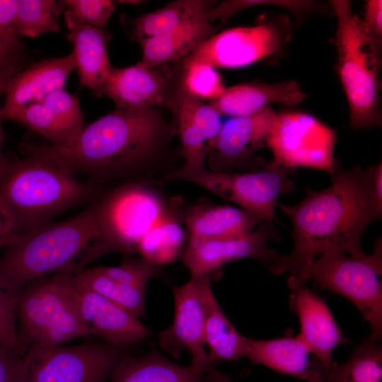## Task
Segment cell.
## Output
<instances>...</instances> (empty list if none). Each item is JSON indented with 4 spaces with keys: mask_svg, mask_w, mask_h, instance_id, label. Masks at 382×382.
Segmentation results:
<instances>
[{
    "mask_svg": "<svg viewBox=\"0 0 382 382\" xmlns=\"http://www.w3.org/2000/svg\"><path fill=\"white\" fill-rule=\"evenodd\" d=\"M124 355L105 343L32 345L21 357L16 382H104Z\"/></svg>",
    "mask_w": 382,
    "mask_h": 382,
    "instance_id": "10",
    "label": "cell"
},
{
    "mask_svg": "<svg viewBox=\"0 0 382 382\" xmlns=\"http://www.w3.org/2000/svg\"><path fill=\"white\" fill-rule=\"evenodd\" d=\"M336 131L313 115L295 111L277 114L265 145L274 162L285 168L320 169L332 174L339 167L334 158Z\"/></svg>",
    "mask_w": 382,
    "mask_h": 382,
    "instance_id": "11",
    "label": "cell"
},
{
    "mask_svg": "<svg viewBox=\"0 0 382 382\" xmlns=\"http://www.w3.org/2000/svg\"><path fill=\"white\" fill-rule=\"evenodd\" d=\"M149 69L139 62L125 68L112 67L98 96H107L116 109L153 108L168 100V76L158 68Z\"/></svg>",
    "mask_w": 382,
    "mask_h": 382,
    "instance_id": "20",
    "label": "cell"
},
{
    "mask_svg": "<svg viewBox=\"0 0 382 382\" xmlns=\"http://www.w3.org/2000/svg\"><path fill=\"white\" fill-rule=\"evenodd\" d=\"M65 12L77 21L105 30L115 10V3L110 0H64Z\"/></svg>",
    "mask_w": 382,
    "mask_h": 382,
    "instance_id": "36",
    "label": "cell"
},
{
    "mask_svg": "<svg viewBox=\"0 0 382 382\" xmlns=\"http://www.w3.org/2000/svg\"><path fill=\"white\" fill-rule=\"evenodd\" d=\"M287 283L299 319V335L313 357L323 365L331 364L334 349L346 338L323 298L293 275Z\"/></svg>",
    "mask_w": 382,
    "mask_h": 382,
    "instance_id": "16",
    "label": "cell"
},
{
    "mask_svg": "<svg viewBox=\"0 0 382 382\" xmlns=\"http://www.w3.org/2000/svg\"><path fill=\"white\" fill-rule=\"evenodd\" d=\"M382 1L369 0L365 7V19L364 23L371 35L381 42L382 35Z\"/></svg>",
    "mask_w": 382,
    "mask_h": 382,
    "instance_id": "42",
    "label": "cell"
},
{
    "mask_svg": "<svg viewBox=\"0 0 382 382\" xmlns=\"http://www.w3.org/2000/svg\"><path fill=\"white\" fill-rule=\"evenodd\" d=\"M170 133L154 108L116 109L84 126L67 146L30 148L70 174L86 175L88 183L105 191L144 183Z\"/></svg>",
    "mask_w": 382,
    "mask_h": 382,
    "instance_id": "1",
    "label": "cell"
},
{
    "mask_svg": "<svg viewBox=\"0 0 382 382\" xmlns=\"http://www.w3.org/2000/svg\"><path fill=\"white\" fill-rule=\"evenodd\" d=\"M184 221L190 238H214L246 234L262 221L248 211L229 205L200 204L189 208Z\"/></svg>",
    "mask_w": 382,
    "mask_h": 382,
    "instance_id": "25",
    "label": "cell"
},
{
    "mask_svg": "<svg viewBox=\"0 0 382 382\" xmlns=\"http://www.w3.org/2000/svg\"><path fill=\"white\" fill-rule=\"evenodd\" d=\"M382 242L378 238L370 255L348 257L329 250L299 267L293 274L303 282L313 279L321 288L349 300L371 328V335L382 336Z\"/></svg>",
    "mask_w": 382,
    "mask_h": 382,
    "instance_id": "6",
    "label": "cell"
},
{
    "mask_svg": "<svg viewBox=\"0 0 382 382\" xmlns=\"http://www.w3.org/2000/svg\"><path fill=\"white\" fill-rule=\"evenodd\" d=\"M271 224H262L255 231L233 237L190 238L182 260L191 279L209 274L224 264L245 257L257 259L267 267L278 257L267 242L273 236Z\"/></svg>",
    "mask_w": 382,
    "mask_h": 382,
    "instance_id": "13",
    "label": "cell"
},
{
    "mask_svg": "<svg viewBox=\"0 0 382 382\" xmlns=\"http://www.w3.org/2000/svg\"><path fill=\"white\" fill-rule=\"evenodd\" d=\"M306 97L295 81L277 83H248L228 88L207 103L219 114L233 117L253 114L272 103L296 105Z\"/></svg>",
    "mask_w": 382,
    "mask_h": 382,
    "instance_id": "23",
    "label": "cell"
},
{
    "mask_svg": "<svg viewBox=\"0 0 382 382\" xmlns=\"http://www.w3.org/2000/svg\"><path fill=\"white\" fill-rule=\"evenodd\" d=\"M65 10L64 0H18L15 30L19 37L31 38L57 33L59 16Z\"/></svg>",
    "mask_w": 382,
    "mask_h": 382,
    "instance_id": "32",
    "label": "cell"
},
{
    "mask_svg": "<svg viewBox=\"0 0 382 382\" xmlns=\"http://www.w3.org/2000/svg\"><path fill=\"white\" fill-rule=\"evenodd\" d=\"M205 374L212 382H233L228 375L218 371L212 365L207 369Z\"/></svg>",
    "mask_w": 382,
    "mask_h": 382,
    "instance_id": "44",
    "label": "cell"
},
{
    "mask_svg": "<svg viewBox=\"0 0 382 382\" xmlns=\"http://www.w3.org/2000/svg\"><path fill=\"white\" fill-rule=\"evenodd\" d=\"M291 37L289 19L282 16L255 26L228 29L199 45L184 57L183 67L201 64L214 68H237L272 56Z\"/></svg>",
    "mask_w": 382,
    "mask_h": 382,
    "instance_id": "12",
    "label": "cell"
},
{
    "mask_svg": "<svg viewBox=\"0 0 382 382\" xmlns=\"http://www.w3.org/2000/svg\"><path fill=\"white\" fill-rule=\"evenodd\" d=\"M0 175V213L11 235H23L74 207L90 204L103 190L76 179L30 148Z\"/></svg>",
    "mask_w": 382,
    "mask_h": 382,
    "instance_id": "3",
    "label": "cell"
},
{
    "mask_svg": "<svg viewBox=\"0 0 382 382\" xmlns=\"http://www.w3.org/2000/svg\"><path fill=\"white\" fill-rule=\"evenodd\" d=\"M294 172V169L274 161H264L258 169L249 173H220L205 168L192 172L175 169L163 179L194 183L271 224L279 196L294 190V183L289 178Z\"/></svg>",
    "mask_w": 382,
    "mask_h": 382,
    "instance_id": "9",
    "label": "cell"
},
{
    "mask_svg": "<svg viewBox=\"0 0 382 382\" xmlns=\"http://www.w3.org/2000/svg\"><path fill=\"white\" fill-rule=\"evenodd\" d=\"M21 355L0 345V382H16Z\"/></svg>",
    "mask_w": 382,
    "mask_h": 382,
    "instance_id": "41",
    "label": "cell"
},
{
    "mask_svg": "<svg viewBox=\"0 0 382 382\" xmlns=\"http://www.w3.org/2000/svg\"><path fill=\"white\" fill-rule=\"evenodd\" d=\"M69 286L80 315L92 335L100 337L108 344L122 347L149 334L138 317L124 307L96 292Z\"/></svg>",
    "mask_w": 382,
    "mask_h": 382,
    "instance_id": "18",
    "label": "cell"
},
{
    "mask_svg": "<svg viewBox=\"0 0 382 382\" xmlns=\"http://www.w3.org/2000/svg\"><path fill=\"white\" fill-rule=\"evenodd\" d=\"M100 204V232L79 260L81 268L108 253L133 252L144 235L168 212L162 198L145 183L105 192Z\"/></svg>",
    "mask_w": 382,
    "mask_h": 382,
    "instance_id": "8",
    "label": "cell"
},
{
    "mask_svg": "<svg viewBox=\"0 0 382 382\" xmlns=\"http://www.w3.org/2000/svg\"><path fill=\"white\" fill-rule=\"evenodd\" d=\"M100 197L79 214L15 235L0 255V288L13 297L30 283L67 271L100 232Z\"/></svg>",
    "mask_w": 382,
    "mask_h": 382,
    "instance_id": "4",
    "label": "cell"
},
{
    "mask_svg": "<svg viewBox=\"0 0 382 382\" xmlns=\"http://www.w3.org/2000/svg\"><path fill=\"white\" fill-rule=\"evenodd\" d=\"M69 33L66 38L74 45L73 54L81 87H87L98 96L101 86L112 66L108 45L111 35L100 30L77 21L64 11Z\"/></svg>",
    "mask_w": 382,
    "mask_h": 382,
    "instance_id": "21",
    "label": "cell"
},
{
    "mask_svg": "<svg viewBox=\"0 0 382 382\" xmlns=\"http://www.w3.org/2000/svg\"><path fill=\"white\" fill-rule=\"evenodd\" d=\"M57 274L69 285L96 292L124 307L137 317L144 316L145 289L117 283L103 274L98 267L82 270L72 275Z\"/></svg>",
    "mask_w": 382,
    "mask_h": 382,
    "instance_id": "30",
    "label": "cell"
},
{
    "mask_svg": "<svg viewBox=\"0 0 382 382\" xmlns=\"http://www.w3.org/2000/svg\"><path fill=\"white\" fill-rule=\"evenodd\" d=\"M330 175L331 185L325 190L306 187V197L297 204H278L291 221L294 248L268 266L272 273L293 274L331 249L354 258L367 255L361 248L363 231L382 214L373 190V166L366 170L338 167Z\"/></svg>",
    "mask_w": 382,
    "mask_h": 382,
    "instance_id": "2",
    "label": "cell"
},
{
    "mask_svg": "<svg viewBox=\"0 0 382 382\" xmlns=\"http://www.w3.org/2000/svg\"><path fill=\"white\" fill-rule=\"evenodd\" d=\"M6 222L0 213V236H10Z\"/></svg>",
    "mask_w": 382,
    "mask_h": 382,
    "instance_id": "45",
    "label": "cell"
},
{
    "mask_svg": "<svg viewBox=\"0 0 382 382\" xmlns=\"http://www.w3.org/2000/svg\"><path fill=\"white\" fill-rule=\"evenodd\" d=\"M277 117L270 106L245 116L233 117L222 124L210 151L214 172L227 173L251 163L253 155L265 145L266 137Z\"/></svg>",
    "mask_w": 382,
    "mask_h": 382,
    "instance_id": "15",
    "label": "cell"
},
{
    "mask_svg": "<svg viewBox=\"0 0 382 382\" xmlns=\"http://www.w3.org/2000/svg\"><path fill=\"white\" fill-rule=\"evenodd\" d=\"M181 86L193 96L204 100L218 97L225 89L219 73L207 64H194L184 69Z\"/></svg>",
    "mask_w": 382,
    "mask_h": 382,
    "instance_id": "35",
    "label": "cell"
},
{
    "mask_svg": "<svg viewBox=\"0 0 382 382\" xmlns=\"http://www.w3.org/2000/svg\"><path fill=\"white\" fill-rule=\"evenodd\" d=\"M381 341L370 334L344 363L323 365L313 356L312 366L320 374L323 382H382Z\"/></svg>",
    "mask_w": 382,
    "mask_h": 382,
    "instance_id": "28",
    "label": "cell"
},
{
    "mask_svg": "<svg viewBox=\"0 0 382 382\" xmlns=\"http://www.w3.org/2000/svg\"><path fill=\"white\" fill-rule=\"evenodd\" d=\"M22 51L0 40V66Z\"/></svg>",
    "mask_w": 382,
    "mask_h": 382,
    "instance_id": "43",
    "label": "cell"
},
{
    "mask_svg": "<svg viewBox=\"0 0 382 382\" xmlns=\"http://www.w3.org/2000/svg\"><path fill=\"white\" fill-rule=\"evenodd\" d=\"M76 69L73 53L35 63L18 71L8 81L2 106L4 119L13 120L25 108L42 101L50 93L64 89Z\"/></svg>",
    "mask_w": 382,
    "mask_h": 382,
    "instance_id": "17",
    "label": "cell"
},
{
    "mask_svg": "<svg viewBox=\"0 0 382 382\" xmlns=\"http://www.w3.org/2000/svg\"><path fill=\"white\" fill-rule=\"evenodd\" d=\"M16 319L13 297L0 288V345L23 356L28 347L21 340Z\"/></svg>",
    "mask_w": 382,
    "mask_h": 382,
    "instance_id": "37",
    "label": "cell"
},
{
    "mask_svg": "<svg viewBox=\"0 0 382 382\" xmlns=\"http://www.w3.org/2000/svg\"><path fill=\"white\" fill-rule=\"evenodd\" d=\"M18 0H0V40L21 50L24 45L15 30Z\"/></svg>",
    "mask_w": 382,
    "mask_h": 382,
    "instance_id": "39",
    "label": "cell"
},
{
    "mask_svg": "<svg viewBox=\"0 0 382 382\" xmlns=\"http://www.w3.org/2000/svg\"><path fill=\"white\" fill-rule=\"evenodd\" d=\"M23 345H61L91 335L83 320L71 286L59 275L40 278L13 297Z\"/></svg>",
    "mask_w": 382,
    "mask_h": 382,
    "instance_id": "7",
    "label": "cell"
},
{
    "mask_svg": "<svg viewBox=\"0 0 382 382\" xmlns=\"http://www.w3.org/2000/svg\"><path fill=\"white\" fill-rule=\"evenodd\" d=\"M185 241L182 226L173 214L168 212L139 241L136 249L142 258L161 265L175 260Z\"/></svg>",
    "mask_w": 382,
    "mask_h": 382,
    "instance_id": "31",
    "label": "cell"
},
{
    "mask_svg": "<svg viewBox=\"0 0 382 382\" xmlns=\"http://www.w3.org/2000/svg\"><path fill=\"white\" fill-rule=\"evenodd\" d=\"M262 4L282 6L294 11H303L305 4L303 1H256V0H231L224 1L214 8H210L206 16L209 21L220 19L222 23L238 11L250 6Z\"/></svg>",
    "mask_w": 382,
    "mask_h": 382,
    "instance_id": "38",
    "label": "cell"
},
{
    "mask_svg": "<svg viewBox=\"0 0 382 382\" xmlns=\"http://www.w3.org/2000/svg\"><path fill=\"white\" fill-rule=\"evenodd\" d=\"M15 235L0 236V250L4 248L13 239Z\"/></svg>",
    "mask_w": 382,
    "mask_h": 382,
    "instance_id": "46",
    "label": "cell"
},
{
    "mask_svg": "<svg viewBox=\"0 0 382 382\" xmlns=\"http://www.w3.org/2000/svg\"><path fill=\"white\" fill-rule=\"evenodd\" d=\"M110 382H206L205 373L175 364L152 352L140 358L124 354L110 376Z\"/></svg>",
    "mask_w": 382,
    "mask_h": 382,
    "instance_id": "26",
    "label": "cell"
},
{
    "mask_svg": "<svg viewBox=\"0 0 382 382\" xmlns=\"http://www.w3.org/2000/svg\"><path fill=\"white\" fill-rule=\"evenodd\" d=\"M117 2H120V3H127V4H138L139 2H140L139 1H119Z\"/></svg>",
    "mask_w": 382,
    "mask_h": 382,
    "instance_id": "47",
    "label": "cell"
},
{
    "mask_svg": "<svg viewBox=\"0 0 382 382\" xmlns=\"http://www.w3.org/2000/svg\"><path fill=\"white\" fill-rule=\"evenodd\" d=\"M330 4L337 20L332 40L337 52L336 69L348 100L350 125L354 131L379 126L381 42L354 15L349 1Z\"/></svg>",
    "mask_w": 382,
    "mask_h": 382,
    "instance_id": "5",
    "label": "cell"
},
{
    "mask_svg": "<svg viewBox=\"0 0 382 382\" xmlns=\"http://www.w3.org/2000/svg\"><path fill=\"white\" fill-rule=\"evenodd\" d=\"M175 104L184 109L203 131L208 140L210 151L221 129L220 114L208 103L189 93L181 84L175 97Z\"/></svg>",
    "mask_w": 382,
    "mask_h": 382,
    "instance_id": "34",
    "label": "cell"
},
{
    "mask_svg": "<svg viewBox=\"0 0 382 382\" xmlns=\"http://www.w3.org/2000/svg\"><path fill=\"white\" fill-rule=\"evenodd\" d=\"M13 120L39 133L54 146L70 144L84 127L79 99L64 89L25 108Z\"/></svg>",
    "mask_w": 382,
    "mask_h": 382,
    "instance_id": "19",
    "label": "cell"
},
{
    "mask_svg": "<svg viewBox=\"0 0 382 382\" xmlns=\"http://www.w3.org/2000/svg\"><path fill=\"white\" fill-rule=\"evenodd\" d=\"M211 1L178 0L157 11L132 19L133 37L137 41L170 33L202 17Z\"/></svg>",
    "mask_w": 382,
    "mask_h": 382,
    "instance_id": "29",
    "label": "cell"
},
{
    "mask_svg": "<svg viewBox=\"0 0 382 382\" xmlns=\"http://www.w3.org/2000/svg\"><path fill=\"white\" fill-rule=\"evenodd\" d=\"M175 110L185 158V164L179 169L185 172H192L204 168V160L209 151L206 135L184 109L175 105Z\"/></svg>",
    "mask_w": 382,
    "mask_h": 382,
    "instance_id": "33",
    "label": "cell"
},
{
    "mask_svg": "<svg viewBox=\"0 0 382 382\" xmlns=\"http://www.w3.org/2000/svg\"><path fill=\"white\" fill-rule=\"evenodd\" d=\"M22 60V53L18 54L0 66V175L6 170L10 162L3 156L2 147L4 141V132L2 122L4 120L1 97L4 93L5 88L11 78L19 71V64Z\"/></svg>",
    "mask_w": 382,
    "mask_h": 382,
    "instance_id": "40",
    "label": "cell"
},
{
    "mask_svg": "<svg viewBox=\"0 0 382 382\" xmlns=\"http://www.w3.org/2000/svg\"><path fill=\"white\" fill-rule=\"evenodd\" d=\"M195 279L204 313V341L210 363L236 361L244 357L245 337L241 335L219 306L213 293L209 274Z\"/></svg>",
    "mask_w": 382,
    "mask_h": 382,
    "instance_id": "24",
    "label": "cell"
},
{
    "mask_svg": "<svg viewBox=\"0 0 382 382\" xmlns=\"http://www.w3.org/2000/svg\"><path fill=\"white\" fill-rule=\"evenodd\" d=\"M308 347L298 335L272 340L245 337L244 357L253 364L265 366L305 382H323L312 366Z\"/></svg>",
    "mask_w": 382,
    "mask_h": 382,
    "instance_id": "22",
    "label": "cell"
},
{
    "mask_svg": "<svg viewBox=\"0 0 382 382\" xmlns=\"http://www.w3.org/2000/svg\"><path fill=\"white\" fill-rule=\"evenodd\" d=\"M175 313L172 324L158 335L160 347L174 358L183 350L191 356L190 367L205 373L212 366L204 346V313L195 279L173 288Z\"/></svg>",
    "mask_w": 382,
    "mask_h": 382,
    "instance_id": "14",
    "label": "cell"
},
{
    "mask_svg": "<svg viewBox=\"0 0 382 382\" xmlns=\"http://www.w3.org/2000/svg\"><path fill=\"white\" fill-rule=\"evenodd\" d=\"M206 13L195 22L170 33L139 41L143 51L139 64L151 69L190 54L213 35L214 29Z\"/></svg>",
    "mask_w": 382,
    "mask_h": 382,
    "instance_id": "27",
    "label": "cell"
}]
</instances>
